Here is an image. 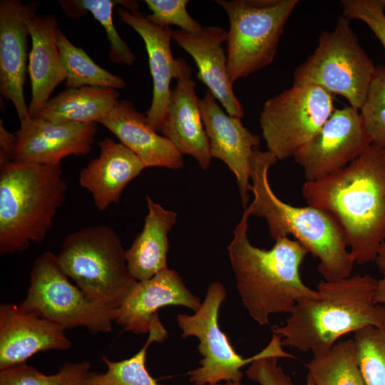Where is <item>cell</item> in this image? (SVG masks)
<instances>
[{
    "mask_svg": "<svg viewBox=\"0 0 385 385\" xmlns=\"http://www.w3.org/2000/svg\"><path fill=\"white\" fill-rule=\"evenodd\" d=\"M227 31L217 26H203L198 33L176 29L172 38L193 58L197 78L231 116L242 118L244 109L236 97L227 68V55L222 48Z\"/></svg>",
    "mask_w": 385,
    "mask_h": 385,
    "instance_id": "d6986e66",
    "label": "cell"
},
{
    "mask_svg": "<svg viewBox=\"0 0 385 385\" xmlns=\"http://www.w3.org/2000/svg\"><path fill=\"white\" fill-rule=\"evenodd\" d=\"M71 346L61 327L20 305H0V371L25 364L40 351L66 350Z\"/></svg>",
    "mask_w": 385,
    "mask_h": 385,
    "instance_id": "e0dca14e",
    "label": "cell"
},
{
    "mask_svg": "<svg viewBox=\"0 0 385 385\" xmlns=\"http://www.w3.org/2000/svg\"><path fill=\"white\" fill-rule=\"evenodd\" d=\"M91 364L66 363L58 373L46 375L26 363L0 371V385H87Z\"/></svg>",
    "mask_w": 385,
    "mask_h": 385,
    "instance_id": "f546056e",
    "label": "cell"
},
{
    "mask_svg": "<svg viewBox=\"0 0 385 385\" xmlns=\"http://www.w3.org/2000/svg\"><path fill=\"white\" fill-rule=\"evenodd\" d=\"M151 14H145L153 24L161 26L174 25L182 31L198 33L203 26L189 14L188 0H145Z\"/></svg>",
    "mask_w": 385,
    "mask_h": 385,
    "instance_id": "d6a6232c",
    "label": "cell"
},
{
    "mask_svg": "<svg viewBox=\"0 0 385 385\" xmlns=\"http://www.w3.org/2000/svg\"><path fill=\"white\" fill-rule=\"evenodd\" d=\"M19 305L65 330L82 327L93 334L112 331L118 309L89 300L70 282L57 256L51 252L41 254L35 260L26 297Z\"/></svg>",
    "mask_w": 385,
    "mask_h": 385,
    "instance_id": "30bf717a",
    "label": "cell"
},
{
    "mask_svg": "<svg viewBox=\"0 0 385 385\" xmlns=\"http://www.w3.org/2000/svg\"><path fill=\"white\" fill-rule=\"evenodd\" d=\"M384 154H385V150H384Z\"/></svg>",
    "mask_w": 385,
    "mask_h": 385,
    "instance_id": "60d3db41",
    "label": "cell"
},
{
    "mask_svg": "<svg viewBox=\"0 0 385 385\" xmlns=\"http://www.w3.org/2000/svg\"><path fill=\"white\" fill-rule=\"evenodd\" d=\"M168 333L158 314L154 316L148 337L142 348L132 357L113 361L106 356L101 357L107 366L105 373L91 371L87 385H161L149 374L146 368L148 349L153 342H162Z\"/></svg>",
    "mask_w": 385,
    "mask_h": 385,
    "instance_id": "484cf974",
    "label": "cell"
},
{
    "mask_svg": "<svg viewBox=\"0 0 385 385\" xmlns=\"http://www.w3.org/2000/svg\"><path fill=\"white\" fill-rule=\"evenodd\" d=\"M359 366L366 385H385V329L368 326L354 332Z\"/></svg>",
    "mask_w": 385,
    "mask_h": 385,
    "instance_id": "4dcf8cb0",
    "label": "cell"
},
{
    "mask_svg": "<svg viewBox=\"0 0 385 385\" xmlns=\"http://www.w3.org/2000/svg\"><path fill=\"white\" fill-rule=\"evenodd\" d=\"M225 11L227 68L233 83L270 65L298 0H216Z\"/></svg>",
    "mask_w": 385,
    "mask_h": 385,
    "instance_id": "52a82bcc",
    "label": "cell"
},
{
    "mask_svg": "<svg viewBox=\"0 0 385 385\" xmlns=\"http://www.w3.org/2000/svg\"><path fill=\"white\" fill-rule=\"evenodd\" d=\"M56 256L63 272L89 300L112 309H118L138 283L129 272L126 250L108 225L71 233Z\"/></svg>",
    "mask_w": 385,
    "mask_h": 385,
    "instance_id": "8992f818",
    "label": "cell"
},
{
    "mask_svg": "<svg viewBox=\"0 0 385 385\" xmlns=\"http://www.w3.org/2000/svg\"><path fill=\"white\" fill-rule=\"evenodd\" d=\"M302 194L309 206L331 213L359 265L375 262L385 241V154L371 144L344 168L314 181Z\"/></svg>",
    "mask_w": 385,
    "mask_h": 385,
    "instance_id": "6da1fadb",
    "label": "cell"
},
{
    "mask_svg": "<svg viewBox=\"0 0 385 385\" xmlns=\"http://www.w3.org/2000/svg\"><path fill=\"white\" fill-rule=\"evenodd\" d=\"M148 212L142 231L126 250L130 274L138 281L149 279L168 269V233L177 220V213L164 208L146 195Z\"/></svg>",
    "mask_w": 385,
    "mask_h": 385,
    "instance_id": "cb8c5ba5",
    "label": "cell"
},
{
    "mask_svg": "<svg viewBox=\"0 0 385 385\" xmlns=\"http://www.w3.org/2000/svg\"><path fill=\"white\" fill-rule=\"evenodd\" d=\"M333 96L312 85L293 84L263 105L260 125L267 150L277 160L293 157L334 110Z\"/></svg>",
    "mask_w": 385,
    "mask_h": 385,
    "instance_id": "8fae6325",
    "label": "cell"
},
{
    "mask_svg": "<svg viewBox=\"0 0 385 385\" xmlns=\"http://www.w3.org/2000/svg\"><path fill=\"white\" fill-rule=\"evenodd\" d=\"M98 123L134 153L145 168L161 167L178 170L183 167V155L169 139L150 125L146 115L140 113L131 101H119Z\"/></svg>",
    "mask_w": 385,
    "mask_h": 385,
    "instance_id": "ffe728a7",
    "label": "cell"
},
{
    "mask_svg": "<svg viewBox=\"0 0 385 385\" xmlns=\"http://www.w3.org/2000/svg\"><path fill=\"white\" fill-rule=\"evenodd\" d=\"M206 385H245V384H242L240 381H239V382L225 381L223 383L220 382V383H217V384H206Z\"/></svg>",
    "mask_w": 385,
    "mask_h": 385,
    "instance_id": "f35d334b",
    "label": "cell"
},
{
    "mask_svg": "<svg viewBox=\"0 0 385 385\" xmlns=\"http://www.w3.org/2000/svg\"><path fill=\"white\" fill-rule=\"evenodd\" d=\"M61 163L11 161L0 166V255L41 242L66 191Z\"/></svg>",
    "mask_w": 385,
    "mask_h": 385,
    "instance_id": "5b68a950",
    "label": "cell"
},
{
    "mask_svg": "<svg viewBox=\"0 0 385 385\" xmlns=\"http://www.w3.org/2000/svg\"><path fill=\"white\" fill-rule=\"evenodd\" d=\"M376 304L385 305V275L378 280V286L374 299Z\"/></svg>",
    "mask_w": 385,
    "mask_h": 385,
    "instance_id": "8d00e7d4",
    "label": "cell"
},
{
    "mask_svg": "<svg viewBox=\"0 0 385 385\" xmlns=\"http://www.w3.org/2000/svg\"><path fill=\"white\" fill-rule=\"evenodd\" d=\"M200 111L211 156L222 160L235 175L242 205L246 209L251 188L252 159L259 148L260 137L246 128L240 118L224 112L209 91L200 99Z\"/></svg>",
    "mask_w": 385,
    "mask_h": 385,
    "instance_id": "4fadbf2b",
    "label": "cell"
},
{
    "mask_svg": "<svg viewBox=\"0 0 385 385\" xmlns=\"http://www.w3.org/2000/svg\"><path fill=\"white\" fill-rule=\"evenodd\" d=\"M342 16L364 22L385 49V11L381 0H342Z\"/></svg>",
    "mask_w": 385,
    "mask_h": 385,
    "instance_id": "836d02e7",
    "label": "cell"
},
{
    "mask_svg": "<svg viewBox=\"0 0 385 385\" xmlns=\"http://www.w3.org/2000/svg\"><path fill=\"white\" fill-rule=\"evenodd\" d=\"M381 4H382V5H383V6L384 8V11H385V0H381Z\"/></svg>",
    "mask_w": 385,
    "mask_h": 385,
    "instance_id": "ab89813d",
    "label": "cell"
},
{
    "mask_svg": "<svg viewBox=\"0 0 385 385\" xmlns=\"http://www.w3.org/2000/svg\"><path fill=\"white\" fill-rule=\"evenodd\" d=\"M117 11L121 20L133 28L144 41L153 79L152 101L145 115L150 125L159 133L170 96L171 81L191 77L190 68L184 59H176L173 56L170 40L173 30L170 26L152 23L138 10L119 7Z\"/></svg>",
    "mask_w": 385,
    "mask_h": 385,
    "instance_id": "5bb4252c",
    "label": "cell"
},
{
    "mask_svg": "<svg viewBox=\"0 0 385 385\" xmlns=\"http://www.w3.org/2000/svg\"><path fill=\"white\" fill-rule=\"evenodd\" d=\"M58 47L68 88L96 86L117 89L126 86L122 78L101 68L83 49L73 45L60 29Z\"/></svg>",
    "mask_w": 385,
    "mask_h": 385,
    "instance_id": "83f0119b",
    "label": "cell"
},
{
    "mask_svg": "<svg viewBox=\"0 0 385 385\" xmlns=\"http://www.w3.org/2000/svg\"><path fill=\"white\" fill-rule=\"evenodd\" d=\"M359 111L372 144L385 150V66H376Z\"/></svg>",
    "mask_w": 385,
    "mask_h": 385,
    "instance_id": "1f68e13d",
    "label": "cell"
},
{
    "mask_svg": "<svg viewBox=\"0 0 385 385\" xmlns=\"http://www.w3.org/2000/svg\"><path fill=\"white\" fill-rule=\"evenodd\" d=\"M274 356H264L250 364L247 376L260 385H294L291 378L284 371ZM305 385H314L307 374Z\"/></svg>",
    "mask_w": 385,
    "mask_h": 385,
    "instance_id": "e575fe53",
    "label": "cell"
},
{
    "mask_svg": "<svg viewBox=\"0 0 385 385\" xmlns=\"http://www.w3.org/2000/svg\"><path fill=\"white\" fill-rule=\"evenodd\" d=\"M226 297L224 285L220 282H213L209 285L200 308L194 314L177 315L182 338L195 337L199 340L197 349L202 356L200 366L188 372L189 381L193 385L239 382L243 377L241 369L261 356L294 358L282 349V338L274 333L261 351L249 358L241 356L218 324L219 310Z\"/></svg>",
    "mask_w": 385,
    "mask_h": 385,
    "instance_id": "9c48e42d",
    "label": "cell"
},
{
    "mask_svg": "<svg viewBox=\"0 0 385 385\" xmlns=\"http://www.w3.org/2000/svg\"><path fill=\"white\" fill-rule=\"evenodd\" d=\"M372 144L359 110L335 108L319 132L295 153L306 181L322 179L351 163Z\"/></svg>",
    "mask_w": 385,
    "mask_h": 385,
    "instance_id": "7c38bea8",
    "label": "cell"
},
{
    "mask_svg": "<svg viewBox=\"0 0 385 385\" xmlns=\"http://www.w3.org/2000/svg\"><path fill=\"white\" fill-rule=\"evenodd\" d=\"M119 96L114 88H70L50 98L34 118L56 124L97 123L112 111Z\"/></svg>",
    "mask_w": 385,
    "mask_h": 385,
    "instance_id": "d4e9b609",
    "label": "cell"
},
{
    "mask_svg": "<svg viewBox=\"0 0 385 385\" xmlns=\"http://www.w3.org/2000/svg\"><path fill=\"white\" fill-rule=\"evenodd\" d=\"M376 66L342 16L330 31H323L318 45L293 76V84L320 87L346 98L359 110L376 71Z\"/></svg>",
    "mask_w": 385,
    "mask_h": 385,
    "instance_id": "ba28073f",
    "label": "cell"
},
{
    "mask_svg": "<svg viewBox=\"0 0 385 385\" xmlns=\"http://www.w3.org/2000/svg\"><path fill=\"white\" fill-rule=\"evenodd\" d=\"M16 145V135L8 131L0 123V166L14 161V150Z\"/></svg>",
    "mask_w": 385,
    "mask_h": 385,
    "instance_id": "d590c367",
    "label": "cell"
},
{
    "mask_svg": "<svg viewBox=\"0 0 385 385\" xmlns=\"http://www.w3.org/2000/svg\"><path fill=\"white\" fill-rule=\"evenodd\" d=\"M38 7V2L0 1V91L13 103L20 123L31 118L24 93L30 36L27 21Z\"/></svg>",
    "mask_w": 385,
    "mask_h": 385,
    "instance_id": "9a60e30c",
    "label": "cell"
},
{
    "mask_svg": "<svg viewBox=\"0 0 385 385\" xmlns=\"http://www.w3.org/2000/svg\"><path fill=\"white\" fill-rule=\"evenodd\" d=\"M375 262L377 265L379 272L381 274L385 275V241L379 247Z\"/></svg>",
    "mask_w": 385,
    "mask_h": 385,
    "instance_id": "74e56055",
    "label": "cell"
},
{
    "mask_svg": "<svg viewBox=\"0 0 385 385\" xmlns=\"http://www.w3.org/2000/svg\"><path fill=\"white\" fill-rule=\"evenodd\" d=\"M97 123H53L37 118L20 123L16 132L14 160L58 164L71 155L90 153Z\"/></svg>",
    "mask_w": 385,
    "mask_h": 385,
    "instance_id": "2e32d148",
    "label": "cell"
},
{
    "mask_svg": "<svg viewBox=\"0 0 385 385\" xmlns=\"http://www.w3.org/2000/svg\"><path fill=\"white\" fill-rule=\"evenodd\" d=\"M65 13L72 18H79L90 12L104 28L110 43L108 57L113 63L132 65L135 57L127 43L120 38L115 28L113 19V8L120 4L129 11L138 10L135 1L118 0H68L58 1Z\"/></svg>",
    "mask_w": 385,
    "mask_h": 385,
    "instance_id": "f1b7e54d",
    "label": "cell"
},
{
    "mask_svg": "<svg viewBox=\"0 0 385 385\" xmlns=\"http://www.w3.org/2000/svg\"><path fill=\"white\" fill-rule=\"evenodd\" d=\"M245 209L227 246L236 287L243 307L260 325H268L272 314L289 313L299 301L319 294L302 280L299 268L308 251L288 236L275 240L270 250L252 245Z\"/></svg>",
    "mask_w": 385,
    "mask_h": 385,
    "instance_id": "7a4b0ae2",
    "label": "cell"
},
{
    "mask_svg": "<svg viewBox=\"0 0 385 385\" xmlns=\"http://www.w3.org/2000/svg\"><path fill=\"white\" fill-rule=\"evenodd\" d=\"M277 160L268 150H255L250 188L254 198L246 208L249 214L265 219L274 241L292 236L319 260L318 271L325 281L349 277L355 262L341 224L329 212L309 205L294 207L280 200L268 178L270 168Z\"/></svg>",
    "mask_w": 385,
    "mask_h": 385,
    "instance_id": "277c9868",
    "label": "cell"
},
{
    "mask_svg": "<svg viewBox=\"0 0 385 385\" xmlns=\"http://www.w3.org/2000/svg\"><path fill=\"white\" fill-rule=\"evenodd\" d=\"M98 145L99 155L81 170L79 183L91 194L96 207L104 210L118 202L126 185L145 167L120 142L106 138Z\"/></svg>",
    "mask_w": 385,
    "mask_h": 385,
    "instance_id": "7402d4cb",
    "label": "cell"
},
{
    "mask_svg": "<svg viewBox=\"0 0 385 385\" xmlns=\"http://www.w3.org/2000/svg\"><path fill=\"white\" fill-rule=\"evenodd\" d=\"M201 304L200 298L190 292L179 274L168 268L149 279L138 282L118 308L115 322L124 331L148 334L160 308L183 306L195 312Z\"/></svg>",
    "mask_w": 385,
    "mask_h": 385,
    "instance_id": "ac0fdd59",
    "label": "cell"
},
{
    "mask_svg": "<svg viewBox=\"0 0 385 385\" xmlns=\"http://www.w3.org/2000/svg\"><path fill=\"white\" fill-rule=\"evenodd\" d=\"M314 385H366L361 374L353 339L334 344L306 365Z\"/></svg>",
    "mask_w": 385,
    "mask_h": 385,
    "instance_id": "4316f807",
    "label": "cell"
},
{
    "mask_svg": "<svg viewBox=\"0 0 385 385\" xmlns=\"http://www.w3.org/2000/svg\"><path fill=\"white\" fill-rule=\"evenodd\" d=\"M378 280L355 274L336 281H322L319 297L298 302L285 324L273 326L283 346L319 354L342 336L368 326L385 329V305L374 302Z\"/></svg>",
    "mask_w": 385,
    "mask_h": 385,
    "instance_id": "3957f363",
    "label": "cell"
},
{
    "mask_svg": "<svg viewBox=\"0 0 385 385\" xmlns=\"http://www.w3.org/2000/svg\"><path fill=\"white\" fill-rule=\"evenodd\" d=\"M196 86L191 77L178 80L175 88L171 89L160 133L183 155L192 156L205 170L212 158L202 120L200 99L195 93Z\"/></svg>",
    "mask_w": 385,
    "mask_h": 385,
    "instance_id": "44dd1931",
    "label": "cell"
},
{
    "mask_svg": "<svg viewBox=\"0 0 385 385\" xmlns=\"http://www.w3.org/2000/svg\"><path fill=\"white\" fill-rule=\"evenodd\" d=\"M27 26L31 38L28 73L31 86L29 113L34 118L66 79L58 47V20L52 14L31 16Z\"/></svg>",
    "mask_w": 385,
    "mask_h": 385,
    "instance_id": "603a6c76",
    "label": "cell"
}]
</instances>
